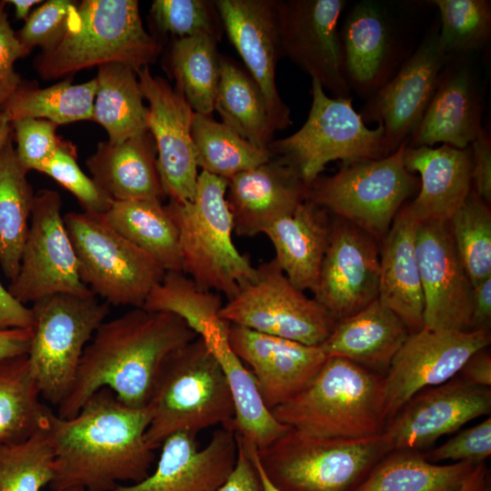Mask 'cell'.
I'll list each match as a JSON object with an SVG mask.
<instances>
[{
  "mask_svg": "<svg viewBox=\"0 0 491 491\" xmlns=\"http://www.w3.org/2000/svg\"><path fill=\"white\" fill-rule=\"evenodd\" d=\"M491 276L472 287L470 331L490 330Z\"/></svg>",
  "mask_w": 491,
  "mask_h": 491,
  "instance_id": "cell-55",
  "label": "cell"
},
{
  "mask_svg": "<svg viewBox=\"0 0 491 491\" xmlns=\"http://www.w3.org/2000/svg\"><path fill=\"white\" fill-rule=\"evenodd\" d=\"M54 474L49 422L23 441L0 444V491H41Z\"/></svg>",
  "mask_w": 491,
  "mask_h": 491,
  "instance_id": "cell-43",
  "label": "cell"
},
{
  "mask_svg": "<svg viewBox=\"0 0 491 491\" xmlns=\"http://www.w3.org/2000/svg\"><path fill=\"white\" fill-rule=\"evenodd\" d=\"M491 454V418L488 416L482 422L464 429L444 444L432 450L423 452L432 463L444 461L469 462L481 464Z\"/></svg>",
  "mask_w": 491,
  "mask_h": 491,
  "instance_id": "cell-50",
  "label": "cell"
},
{
  "mask_svg": "<svg viewBox=\"0 0 491 491\" xmlns=\"http://www.w3.org/2000/svg\"><path fill=\"white\" fill-rule=\"evenodd\" d=\"M15 149L18 161L28 172H40L62 145L56 125L41 118L24 117L12 122Z\"/></svg>",
  "mask_w": 491,
  "mask_h": 491,
  "instance_id": "cell-49",
  "label": "cell"
},
{
  "mask_svg": "<svg viewBox=\"0 0 491 491\" xmlns=\"http://www.w3.org/2000/svg\"><path fill=\"white\" fill-rule=\"evenodd\" d=\"M137 77L148 102V132L156 148L157 169L165 195L170 200H193L197 178L195 149L192 137L195 112L184 95L168 82L151 74L149 66Z\"/></svg>",
  "mask_w": 491,
  "mask_h": 491,
  "instance_id": "cell-17",
  "label": "cell"
},
{
  "mask_svg": "<svg viewBox=\"0 0 491 491\" xmlns=\"http://www.w3.org/2000/svg\"><path fill=\"white\" fill-rule=\"evenodd\" d=\"M392 448L384 433L363 438L318 436L290 428L257 458L280 491H357Z\"/></svg>",
  "mask_w": 491,
  "mask_h": 491,
  "instance_id": "cell-7",
  "label": "cell"
},
{
  "mask_svg": "<svg viewBox=\"0 0 491 491\" xmlns=\"http://www.w3.org/2000/svg\"><path fill=\"white\" fill-rule=\"evenodd\" d=\"M256 271V277L223 305L220 317L259 333L320 346L337 321L296 288L274 259L261 264Z\"/></svg>",
  "mask_w": 491,
  "mask_h": 491,
  "instance_id": "cell-12",
  "label": "cell"
},
{
  "mask_svg": "<svg viewBox=\"0 0 491 491\" xmlns=\"http://www.w3.org/2000/svg\"><path fill=\"white\" fill-rule=\"evenodd\" d=\"M404 163L409 172L420 175L416 198L404 205L411 216L418 223L448 222L473 188L469 146L459 149L447 145L438 147L407 145Z\"/></svg>",
  "mask_w": 491,
  "mask_h": 491,
  "instance_id": "cell-27",
  "label": "cell"
},
{
  "mask_svg": "<svg viewBox=\"0 0 491 491\" xmlns=\"http://www.w3.org/2000/svg\"><path fill=\"white\" fill-rule=\"evenodd\" d=\"M33 336L27 358L41 397L52 405L65 398L84 350L109 314L93 293H60L33 303Z\"/></svg>",
  "mask_w": 491,
  "mask_h": 491,
  "instance_id": "cell-8",
  "label": "cell"
},
{
  "mask_svg": "<svg viewBox=\"0 0 491 491\" xmlns=\"http://www.w3.org/2000/svg\"><path fill=\"white\" fill-rule=\"evenodd\" d=\"M237 457L235 467L217 491H264L262 481L249 455L245 440L237 434Z\"/></svg>",
  "mask_w": 491,
  "mask_h": 491,
  "instance_id": "cell-53",
  "label": "cell"
},
{
  "mask_svg": "<svg viewBox=\"0 0 491 491\" xmlns=\"http://www.w3.org/2000/svg\"><path fill=\"white\" fill-rule=\"evenodd\" d=\"M222 306L218 293L201 288L180 271H165L143 306L149 311L169 313L179 317L198 336L209 326L224 320L219 315Z\"/></svg>",
  "mask_w": 491,
  "mask_h": 491,
  "instance_id": "cell-42",
  "label": "cell"
},
{
  "mask_svg": "<svg viewBox=\"0 0 491 491\" xmlns=\"http://www.w3.org/2000/svg\"><path fill=\"white\" fill-rule=\"evenodd\" d=\"M213 4L230 43L259 87L275 131L292 125L276 81L280 49L276 0H216Z\"/></svg>",
  "mask_w": 491,
  "mask_h": 491,
  "instance_id": "cell-21",
  "label": "cell"
},
{
  "mask_svg": "<svg viewBox=\"0 0 491 491\" xmlns=\"http://www.w3.org/2000/svg\"><path fill=\"white\" fill-rule=\"evenodd\" d=\"M196 337L179 317L144 307L103 322L85 346L73 386L55 414L73 417L105 387L129 406H146L165 359Z\"/></svg>",
  "mask_w": 491,
  "mask_h": 491,
  "instance_id": "cell-2",
  "label": "cell"
},
{
  "mask_svg": "<svg viewBox=\"0 0 491 491\" xmlns=\"http://www.w3.org/2000/svg\"><path fill=\"white\" fill-rule=\"evenodd\" d=\"M31 308L18 302L0 283V330L33 327Z\"/></svg>",
  "mask_w": 491,
  "mask_h": 491,
  "instance_id": "cell-54",
  "label": "cell"
},
{
  "mask_svg": "<svg viewBox=\"0 0 491 491\" xmlns=\"http://www.w3.org/2000/svg\"><path fill=\"white\" fill-rule=\"evenodd\" d=\"M472 287L491 276V211L473 190L448 221Z\"/></svg>",
  "mask_w": 491,
  "mask_h": 491,
  "instance_id": "cell-44",
  "label": "cell"
},
{
  "mask_svg": "<svg viewBox=\"0 0 491 491\" xmlns=\"http://www.w3.org/2000/svg\"><path fill=\"white\" fill-rule=\"evenodd\" d=\"M229 326L230 324L224 320L209 326L200 337L225 375L235 409L232 428L235 434L260 449L291 427L280 423L266 406L252 373L230 346Z\"/></svg>",
  "mask_w": 491,
  "mask_h": 491,
  "instance_id": "cell-32",
  "label": "cell"
},
{
  "mask_svg": "<svg viewBox=\"0 0 491 491\" xmlns=\"http://www.w3.org/2000/svg\"><path fill=\"white\" fill-rule=\"evenodd\" d=\"M17 159L13 136L0 153V266L14 280L29 231L35 195Z\"/></svg>",
  "mask_w": 491,
  "mask_h": 491,
  "instance_id": "cell-36",
  "label": "cell"
},
{
  "mask_svg": "<svg viewBox=\"0 0 491 491\" xmlns=\"http://www.w3.org/2000/svg\"><path fill=\"white\" fill-rule=\"evenodd\" d=\"M75 5L69 0H48L30 13L16 34L27 55L35 47L48 51L62 40Z\"/></svg>",
  "mask_w": 491,
  "mask_h": 491,
  "instance_id": "cell-48",
  "label": "cell"
},
{
  "mask_svg": "<svg viewBox=\"0 0 491 491\" xmlns=\"http://www.w3.org/2000/svg\"><path fill=\"white\" fill-rule=\"evenodd\" d=\"M5 1H0V111L22 85L15 63L27 55L5 12Z\"/></svg>",
  "mask_w": 491,
  "mask_h": 491,
  "instance_id": "cell-51",
  "label": "cell"
},
{
  "mask_svg": "<svg viewBox=\"0 0 491 491\" xmlns=\"http://www.w3.org/2000/svg\"><path fill=\"white\" fill-rule=\"evenodd\" d=\"M27 355L0 361V444L20 442L48 424Z\"/></svg>",
  "mask_w": 491,
  "mask_h": 491,
  "instance_id": "cell-38",
  "label": "cell"
},
{
  "mask_svg": "<svg viewBox=\"0 0 491 491\" xmlns=\"http://www.w3.org/2000/svg\"><path fill=\"white\" fill-rule=\"evenodd\" d=\"M92 121L104 127L114 144L148 132V107L144 104L137 74L121 64L98 66Z\"/></svg>",
  "mask_w": 491,
  "mask_h": 491,
  "instance_id": "cell-34",
  "label": "cell"
},
{
  "mask_svg": "<svg viewBox=\"0 0 491 491\" xmlns=\"http://www.w3.org/2000/svg\"><path fill=\"white\" fill-rule=\"evenodd\" d=\"M6 4H10L15 7V14L16 19L22 20L29 16L32 7L35 5H39L42 1L39 0H8Z\"/></svg>",
  "mask_w": 491,
  "mask_h": 491,
  "instance_id": "cell-60",
  "label": "cell"
},
{
  "mask_svg": "<svg viewBox=\"0 0 491 491\" xmlns=\"http://www.w3.org/2000/svg\"><path fill=\"white\" fill-rule=\"evenodd\" d=\"M310 185L284 160L273 156L228 180L226 201L234 232L253 237L308 199Z\"/></svg>",
  "mask_w": 491,
  "mask_h": 491,
  "instance_id": "cell-25",
  "label": "cell"
},
{
  "mask_svg": "<svg viewBox=\"0 0 491 491\" xmlns=\"http://www.w3.org/2000/svg\"><path fill=\"white\" fill-rule=\"evenodd\" d=\"M437 31L426 35L359 112L366 124L383 125L385 156L395 152L416 128L450 59L439 46Z\"/></svg>",
  "mask_w": 491,
  "mask_h": 491,
  "instance_id": "cell-16",
  "label": "cell"
},
{
  "mask_svg": "<svg viewBox=\"0 0 491 491\" xmlns=\"http://www.w3.org/2000/svg\"><path fill=\"white\" fill-rule=\"evenodd\" d=\"M92 179L113 201L165 196L149 132L121 143L100 142L86 160Z\"/></svg>",
  "mask_w": 491,
  "mask_h": 491,
  "instance_id": "cell-30",
  "label": "cell"
},
{
  "mask_svg": "<svg viewBox=\"0 0 491 491\" xmlns=\"http://www.w3.org/2000/svg\"><path fill=\"white\" fill-rule=\"evenodd\" d=\"M339 35L348 86L368 100L405 61L386 9L369 0L356 4Z\"/></svg>",
  "mask_w": 491,
  "mask_h": 491,
  "instance_id": "cell-24",
  "label": "cell"
},
{
  "mask_svg": "<svg viewBox=\"0 0 491 491\" xmlns=\"http://www.w3.org/2000/svg\"><path fill=\"white\" fill-rule=\"evenodd\" d=\"M440 15L437 31L442 51L466 55L484 47L491 35V2L487 0H434Z\"/></svg>",
  "mask_w": 491,
  "mask_h": 491,
  "instance_id": "cell-45",
  "label": "cell"
},
{
  "mask_svg": "<svg viewBox=\"0 0 491 491\" xmlns=\"http://www.w3.org/2000/svg\"><path fill=\"white\" fill-rule=\"evenodd\" d=\"M306 121L293 135L273 140L268 151L293 166L310 185L336 160L349 164L384 157L383 125L372 129L353 106L352 97H330L312 79Z\"/></svg>",
  "mask_w": 491,
  "mask_h": 491,
  "instance_id": "cell-10",
  "label": "cell"
},
{
  "mask_svg": "<svg viewBox=\"0 0 491 491\" xmlns=\"http://www.w3.org/2000/svg\"><path fill=\"white\" fill-rule=\"evenodd\" d=\"M418 224L403 205L382 240L379 256L377 297L410 333L424 327V296L416 253Z\"/></svg>",
  "mask_w": 491,
  "mask_h": 491,
  "instance_id": "cell-28",
  "label": "cell"
},
{
  "mask_svg": "<svg viewBox=\"0 0 491 491\" xmlns=\"http://www.w3.org/2000/svg\"><path fill=\"white\" fill-rule=\"evenodd\" d=\"M33 336V327L0 330V361L27 355Z\"/></svg>",
  "mask_w": 491,
  "mask_h": 491,
  "instance_id": "cell-57",
  "label": "cell"
},
{
  "mask_svg": "<svg viewBox=\"0 0 491 491\" xmlns=\"http://www.w3.org/2000/svg\"><path fill=\"white\" fill-rule=\"evenodd\" d=\"M64 221L82 282L107 304L143 307L165 273L163 266L100 215L71 212Z\"/></svg>",
  "mask_w": 491,
  "mask_h": 491,
  "instance_id": "cell-11",
  "label": "cell"
},
{
  "mask_svg": "<svg viewBox=\"0 0 491 491\" xmlns=\"http://www.w3.org/2000/svg\"><path fill=\"white\" fill-rule=\"evenodd\" d=\"M243 438V437H242ZM244 439V438H243ZM245 440V439H244ZM245 443L246 445V447L248 449V452H249V455L252 458V461L253 463L255 464L256 467V470L258 472V475L260 476V479L262 481V485H263V488H264V491H280L278 488H276L269 480L268 478L266 477L264 470L262 469L261 466H260V463L258 461V458H257V454H256V447L245 440Z\"/></svg>",
  "mask_w": 491,
  "mask_h": 491,
  "instance_id": "cell-59",
  "label": "cell"
},
{
  "mask_svg": "<svg viewBox=\"0 0 491 491\" xmlns=\"http://www.w3.org/2000/svg\"><path fill=\"white\" fill-rule=\"evenodd\" d=\"M473 190L487 204L491 202V140L483 128L469 145Z\"/></svg>",
  "mask_w": 491,
  "mask_h": 491,
  "instance_id": "cell-52",
  "label": "cell"
},
{
  "mask_svg": "<svg viewBox=\"0 0 491 491\" xmlns=\"http://www.w3.org/2000/svg\"><path fill=\"white\" fill-rule=\"evenodd\" d=\"M476 466L441 465L429 462L421 451L393 450L375 466L357 491H458Z\"/></svg>",
  "mask_w": 491,
  "mask_h": 491,
  "instance_id": "cell-37",
  "label": "cell"
},
{
  "mask_svg": "<svg viewBox=\"0 0 491 491\" xmlns=\"http://www.w3.org/2000/svg\"><path fill=\"white\" fill-rule=\"evenodd\" d=\"M282 424L325 437L363 438L386 425L384 375L338 356H327L293 398L271 410Z\"/></svg>",
  "mask_w": 491,
  "mask_h": 491,
  "instance_id": "cell-3",
  "label": "cell"
},
{
  "mask_svg": "<svg viewBox=\"0 0 491 491\" xmlns=\"http://www.w3.org/2000/svg\"><path fill=\"white\" fill-rule=\"evenodd\" d=\"M228 339L235 354L248 366L270 410L297 395L327 357L319 346L231 324Z\"/></svg>",
  "mask_w": 491,
  "mask_h": 491,
  "instance_id": "cell-23",
  "label": "cell"
},
{
  "mask_svg": "<svg viewBox=\"0 0 491 491\" xmlns=\"http://www.w3.org/2000/svg\"><path fill=\"white\" fill-rule=\"evenodd\" d=\"M486 491H491V485L487 487Z\"/></svg>",
  "mask_w": 491,
  "mask_h": 491,
  "instance_id": "cell-63",
  "label": "cell"
},
{
  "mask_svg": "<svg viewBox=\"0 0 491 491\" xmlns=\"http://www.w3.org/2000/svg\"><path fill=\"white\" fill-rule=\"evenodd\" d=\"M96 81L75 84L66 79L45 88L22 84L4 107L11 121L31 117L56 125L92 120Z\"/></svg>",
  "mask_w": 491,
  "mask_h": 491,
  "instance_id": "cell-41",
  "label": "cell"
},
{
  "mask_svg": "<svg viewBox=\"0 0 491 491\" xmlns=\"http://www.w3.org/2000/svg\"><path fill=\"white\" fill-rule=\"evenodd\" d=\"M490 486V474L485 463L476 466L458 491H486Z\"/></svg>",
  "mask_w": 491,
  "mask_h": 491,
  "instance_id": "cell-58",
  "label": "cell"
},
{
  "mask_svg": "<svg viewBox=\"0 0 491 491\" xmlns=\"http://www.w3.org/2000/svg\"><path fill=\"white\" fill-rule=\"evenodd\" d=\"M13 136L12 121L4 110L0 111V153L7 141Z\"/></svg>",
  "mask_w": 491,
  "mask_h": 491,
  "instance_id": "cell-61",
  "label": "cell"
},
{
  "mask_svg": "<svg viewBox=\"0 0 491 491\" xmlns=\"http://www.w3.org/2000/svg\"><path fill=\"white\" fill-rule=\"evenodd\" d=\"M160 42L144 27L136 0H84L75 5L67 31L35 60L44 79L71 75L106 64H121L136 73L154 63Z\"/></svg>",
  "mask_w": 491,
  "mask_h": 491,
  "instance_id": "cell-5",
  "label": "cell"
},
{
  "mask_svg": "<svg viewBox=\"0 0 491 491\" xmlns=\"http://www.w3.org/2000/svg\"><path fill=\"white\" fill-rule=\"evenodd\" d=\"M61 208L56 191L43 189L35 195L20 268L7 288L25 306L55 294L92 292L79 276Z\"/></svg>",
  "mask_w": 491,
  "mask_h": 491,
  "instance_id": "cell-13",
  "label": "cell"
},
{
  "mask_svg": "<svg viewBox=\"0 0 491 491\" xmlns=\"http://www.w3.org/2000/svg\"><path fill=\"white\" fill-rule=\"evenodd\" d=\"M408 139L392 154L343 166L314 181L308 200L334 213L376 240H383L406 200L420 182L405 166Z\"/></svg>",
  "mask_w": 491,
  "mask_h": 491,
  "instance_id": "cell-9",
  "label": "cell"
},
{
  "mask_svg": "<svg viewBox=\"0 0 491 491\" xmlns=\"http://www.w3.org/2000/svg\"><path fill=\"white\" fill-rule=\"evenodd\" d=\"M482 130V102L473 72L465 62L449 59L408 146L442 143L465 149Z\"/></svg>",
  "mask_w": 491,
  "mask_h": 491,
  "instance_id": "cell-26",
  "label": "cell"
},
{
  "mask_svg": "<svg viewBox=\"0 0 491 491\" xmlns=\"http://www.w3.org/2000/svg\"><path fill=\"white\" fill-rule=\"evenodd\" d=\"M490 412V387L456 376L414 395L386 423L383 433L392 451H419Z\"/></svg>",
  "mask_w": 491,
  "mask_h": 491,
  "instance_id": "cell-18",
  "label": "cell"
},
{
  "mask_svg": "<svg viewBox=\"0 0 491 491\" xmlns=\"http://www.w3.org/2000/svg\"><path fill=\"white\" fill-rule=\"evenodd\" d=\"M379 272L376 240L338 218L332 225L314 299L338 322L378 296Z\"/></svg>",
  "mask_w": 491,
  "mask_h": 491,
  "instance_id": "cell-20",
  "label": "cell"
},
{
  "mask_svg": "<svg viewBox=\"0 0 491 491\" xmlns=\"http://www.w3.org/2000/svg\"><path fill=\"white\" fill-rule=\"evenodd\" d=\"M150 14L157 28L176 39L195 35L220 38V17L213 2L205 0H155Z\"/></svg>",
  "mask_w": 491,
  "mask_h": 491,
  "instance_id": "cell-46",
  "label": "cell"
},
{
  "mask_svg": "<svg viewBox=\"0 0 491 491\" xmlns=\"http://www.w3.org/2000/svg\"><path fill=\"white\" fill-rule=\"evenodd\" d=\"M409 334L401 318L376 297L338 321L318 346L327 356L343 357L385 376Z\"/></svg>",
  "mask_w": 491,
  "mask_h": 491,
  "instance_id": "cell-29",
  "label": "cell"
},
{
  "mask_svg": "<svg viewBox=\"0 0 491 491\" xmlns=\"http://www.w3.org/2000/svg\"><path fill=\"white\" fill-rule=\"evenodd\" d=\"M149 422L146 406H129L106 387L73 417L53 413L49 430L55 474L50 489L112 491L123 483L144 480L155 459L145 437Z\"/></svg>",
  "mask_w": 491,
  "mask_h": 491,
  "instance_id": "cell-1",
  "label": "cell"
},
{
  "mask_svg": "<svg viewBox=\"0 0 491 491\" xmlns=\"http://www.w3.org/2000/svg\"><path fill=\"white\" fill-rule=\"evenodd\" d=\"M331 231L325 209L307 199L264 234L274 246V260L279 268L304 292L314 291L316 286Z\"/></svg>",
  "mask_w": 491,
  "mask_h": 491,
  "instance_id": "cell-31",
  "label": "cell"
},
{
  "mask_svg": "<svg viewBox=\"0 0 491 491\" xmlns=\"http://www.w3.org/2000/svg\"><path fill=\"white\" fill-rule=\"evenodd\" d=\"M344 0H276L282 55L317 80L334 97H351L338 20Z\"/></svg>",
  "mask_w": 491,
  "mask_h": 491,
  "instance_id": "cell-15",
  "label": "cell"
},
{
  "mask_svg": "<svg viewBox=\"0 0 491 491\" xmlns=\"http://www.w3.org/2000/svg\"><path fill=\"white\" fill-rule=\"evenodd\" d=\"M195 435L177 432L161 445L155 469L144 480L112 491H217L232 473L237 457L233 428L215 430L199 448Z\"/></svg>",
  "mask_w": 491,
  "mask_h": 491,
  "instance_id": "cell-22",
  "label": "cell"
},
{
  "mask_svg": "<svg viewBox=\"0 0 491 491\" xmlns=\"http://www.w3.org/2000/svg\"><path fill=\"white\" fill-rule=\"evenodd\" d=\"M227 185V180L202 171L193 200H169L165 208L178 230L183 273L201 288L229 300L257 271L234 243Z\"/></svg>",
  "mask_w": 491,
  "mask_h": 491,
  "instance_id": "cell-6",
  "label": "cell"
},
{
  "mask_svg": "<svg viewBox=\"0 0 491 491\" xmlns=\"http://www.w3.org/2000/svg\"><path fill=\"white\" fill-rule=\"evenodd\" d=\"M217 41L209 35L176 39L170 65L179 91L195 114L210 116L220 75Z\"/></svg>",
  "mask_w": 491,
  "mask_h": 491,
  "instance_id": "cell-39",
  "label": "cell"
},
{
  "mask_svg": "<svg viewBox=\"0 0 491 491\" xmlns=\"http://www.w3.org/2000/svg\"><path fill=\"white\" fill-rule=\"evenodd\" d=\"M50 491H86V490L81 487H66V488H61V489H50Z\"/></svg>",
  "mask_w": 491,
  "mask_h": 491,
  "instance_id": "cell-62",
  "label": "cell"
},
{
  "mask_svg": "<svg viewBox=\"0 0 491 491\" xmlns=\"http://www.w3.org/2000/svg\"><path fill=\"white\" fill-rule=\"evenodd\" d=\"M146 407L145 437L154 450L177 432L196 436L214 426L232 428L235 409L227 380L202 337L165 359Z\"/></svg>",
  "mask_w": 491,
  "mask_h": 491,
  "instance_id": "cell-4",
  "label": "cell"
},
{
  "mask_svg": "<svg viewBox=\"0 0 491 491\" xmlns=\"http://www.w3.org/2000/svg\"><path fill=\"white\" fill-rule=\"evenodd\" d=\"M416 253L424 296V328L470 331L472 285L448 222L419 223Z\"/></svg>",
  "mask_w": 491,
  "mask_h": 491,
  "instance_id": "cell-19",
  "label": "cell"
},
{
  "mask_svg": "<svg viewBox=\"0 0 491 491\" xmlns=\"http://www.w3.org/2000/svg\"><path fill=\"white\" fill-rule=\"evenodd\" d=\"M459 376L466 382L482 387L491 386V356L486 348L482 349L465 363Z\"/></svg>",
  "mask_w": 491,
  "mask_h": 491,
  "instance_id": "cell-56",
  "label": "cell"
},
{
  "mask_svg": "<svg viewBox=\"0 0 491 491\" xmlns=\"http://www.w3.org/2000/svg\"><path fill=\"white\" fill-rule=\"evenodd\" d=\"M100 217L165 271L183 272L178 230L161 200L114 201Z\"/></svg>",
  "mask_w": 491,
  "mask_h": 491,
  "instance_id": "cell-33",
  "label": "cell"
},
{
  "mask_svg": "<svg viewBox=\"0 0 491 491\" xmlns=\"http://www.w3.org/2000/svg\"><path fill=\"white\" fill-rule=\"evenodd\" d=\"M192 137L197 167L227 181L272 157L268 150L254 146L211 115L195 114Z\"/></svg>",
  "mask_w": 491,
  "mask_h": 491,
  "instance_id": "cell-40",
  "label": "cell"
},
{
  "mask_svg": "<svg viewBox=\"0 0 491 491\" xmlns=\"http://www.w3.org/2000/svg\"><path fill=\"white\" fill-rule=\"evenodd\" d=\"M40 173L52 177L75 195L85 213L103 215L114 202L79 167L75 147L70 142L63 141Z\"/></svg>",
  "mask_w": 491,
  "mask_h": 491,
  "instance_id": "cell-47",
  "label": "cell"
},
{
  "mask_svg": "<svg viewBox=\"0 0 491 491\" xmlns=\"http://www.w3.org/2000/svg\"><path fill=\"white\" fill-rule=\"evenodd\" d=\"M214 110L222 123L242 138L268 150L276 131L265 98L249 74L222 55Z\"/></svg>",
  "mask_w": 491,
  "mask_h": 491,
  "instance_id": "cell-35",
  "label": "cell"
},
{
  "mask_svg": "<svg viewBox=\"0 0 491 491\" xmlns=\"http://www.w3.org/2000/svg\"><path fill=\"white\" fill-rule=\"evenodd\" d=\"M491 343L490 330L410 333L384 376L386 423L416 393L446 383Z\"/></svg>",
  "mask_w": 491,
  "mask_h": 491,
  "instance_id": "cell-14",
  "label": "cell"
}]
</instances>
